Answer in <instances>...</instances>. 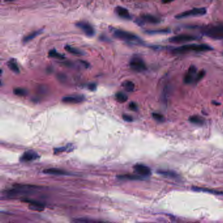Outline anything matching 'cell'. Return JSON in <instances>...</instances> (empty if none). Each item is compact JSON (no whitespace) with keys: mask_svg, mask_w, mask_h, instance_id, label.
I'll use <instances>...</instances> for the list:
<instances>
[{"mask_svg":"<svg viewBox=\"0 0 223 223\" xmlns=\"http://www.w3.org/2000/svg\"><path fill=\"white\" fill-rule=\"evenodd\" d=\"M158 173L159 174H161L164 176L166 177H173L176 178L177 176L176 173L173 172V171H164V170H159L158 171Z\"/></svg>","mask_w":223,"mask_h":223,"instance_id":"cell-23","label":"cell"},{"mask_svg":"<svg viewBox=\"0 0 223 223\" xmlns=\"http://www.w3.org/2000/svg\"><path fill=\"white\" fill-rule=\"evenodd\" d=\"M44 173L49 175H54V176H64L67 175L68 173H66L65 171L58 169V168H49L43 171Z\"/></svg>","mask_w":223,"mask_h":223,"instance_id":"cell-13","label":"cell"},{"mask_svg":"<svg viewBox=\"0 0 223 223\" xmlns=\"http://www.w3.org/2000/svg\"><path fill=\"white\" fill-rule=\"evenodd\" d=\"M206 9L205 8H194L193 9L185 11L176 16V18L178 19L190 17V16H202L206 13Z\"/></svg>","mask_w":223,"mask_h":223,"instance_id":"cell-4","label":"cell"},{"mask_svg":"<svg viewBox=\"0 0 223 223\" xmlns=\"http://www.w3.org/2000/svg\"><path fill=\"white\" fill-rule=\"evenodd\" d=\"M115 98L119 103H125L128 100V97L122 92H118L115 95Z\"/></svg>","mask_w":223,"mask_h":223,"instance_id":"cell-21","label":"cell"},{"mask_svg":"<svg viewBox=\"0 0 223 223\" xmlns=\"http://www.w3.org/2000/svg\"><path fill=\"white\" fill-rule=\"evenodd\" d=\"M113 34L115 37H117L120 40L126 41V42L128 43L137 44L142 43V41L139 39V37L128 31H126L119 29H114L113 31Z\"/></svg>","mask_w":223,"mask_h":223,"instance_id":"cell-2","label":"cell"},{"mask_svg":"<svg viewBox=\"0 0 223 223\" xmlns=\"http://www.w3.org/2000/svg\"><path fill=\"white\" fill-rule=\"evenodd\" d=\"M85 100V97L81 95H72L65 96L62 98V102L67 103H78Z\"/></svg>","mask_w":223,"mask_h":223,"instance_id":"cell-10","label":"cell"},{"mask_svg":"<svg viewBox=\"0 0 223 223\" xmlns=\"http://www.w3.org/2000/svg\"><path fill=\"white\" fill-rule=\"evenodd\" d=\"M196 39V37L193 36L188 35V34H181L171 37L169 39V41L171 43H181L189 42V41H194Z\"/></svg>","mask_w":223,"mask_h":223,"instance_id":"cell-6","label":"cell"},{"mask_svg":"<svg viewBox=\"0 0 223 223\" xmlns=\"http://www.w3.org/2000/svg\"><path fill=\"white\" fill-rule=\"evenodd\" d=\"M76 26L83 31L85 35L88 37H92L95 34V30L92 26L86 22H79L76 24Z\"/></svg>","mask_w":223,"mask_h":223,"instance_id":"cell-7","label":"cell"},{"mask_svg":"<svg viewBox=\"0 0 223 223\" xmlns=\"http://www.w3.org/2000/svg\"><path fill=\"white\" fill-rule=\"evenodd\" d=\"M7 65L9 68L13 71V72L16 73H20V70L18 66L17 63L14 60V59H11L9 62H7Z\"/></svg>","mask_w":223,"mask_h":223,"instance_id":"cell-15","label":"cell"},{"mask_svg":"<svg viewBox=\"0 0 223 223\" xmlns=\"http://www.w3.org/2000/svg\"><path fill=\"white\" fill-rule=\"evenodd\" d=\"M192 190L195 191H202L204 192H208L211 194H219V195H223V191H214V190H209L208 188H197L194 187L192 188Z\"/></svg>","mask_w":223,"mask_h":223,"instance_id":"cell-16","label":"cell"},{"mask_svg":"<svg viewBox=\"0 0 223 223\" xmlns=\"http://www.w3.org/2000/svg\"><path fill=\"white\" fill-rule=\"evenodd\" d=\"M118 178L120 179H129V180H137V179H142L140 176H134V175H120L117 176Z\"/></svg>","mask_w":223,"mask_h":223,"instance_id":"cell-22","label":"cell"},{"mask_svg":"<svg viewBox=\"0 0 223 223\" xmlns=\"http://www.w3.org/2000/svg\"><path fill=\"white\" fill-rule=\"evenodd\" d=\"M122 118L124 120L127 121V122H131V121H132V120H133L132 119V117L131 116H129V115H128V114H124L122 116Z\"/></svg>","mask_w":223,"mask_h":223,"instance_id":"cell-29","label":"cell"},{"mask_svg":"<svg viewBox=\"0 0 223 223\" xmlns=\"http://www.w3.org/2000/svg\"><path fill=\"white\" fill-rule=\"evenodd\" d=\"M13 92L15 95L19 96H24L27 94L26 90L24 88H16L13 90Z\"/></svg>","mask_w":223,"mask_h":223,"instance_id":"cell-25","label":"cell"},{"mask_svg":"<svg viewBox=\"0 0 223 223\" xmlns=\"http://www.w3.org/2000/svg\"><path fill=\"white\" fill-rule=\"evenodd\" d=\"M48 56L51 58H56V59H64V56L61 54L60 53H58L56 50L53 49L51 51H49L48 53Z\"/></svg>","mask_w":223,"mask_h":223,"instance_id":"cell-24","label":"cell"},{"mask_svg":"<svg viewBox=\"0 0 223 223\" xmlns=\"http://www.w3.org/2000/svg\"><path fill=\"white\" fill-rule=\"evenodd\" d=\"M196 71L197 69L194 65H191L189 68L184 78V82L186 84H191L194 81H195L196 77Z\"/></svg>","mask_w":223,"mask_h":223,"instance_id":"cell-8","label":"cell"},{"mask_svg":"<svg viewBox=\"0 0 223 223\" xmlns=\"http://www.w3.org/2000/svg\"><path fill=\"white\" fill-rule=\"evenodd\" d=\"M39 157L38 154L32 151H28L24 153L20 159V160L22 162H30L36 160Z\"/></svg>","mask_w":223,"mask_h":223,"instance_id":"cell-11","label":"cell"},{"mask_svg":"<svg viewBox=\"0 0 223 223\" xmlns=\"http://www.w3.org/2000/svg\"><path fill=\"white\" fill-rule=\"evenodd\" d=\"M203 33L205 36L212 39H223V26L208 28L203 31Z\"/></svg>","mask_w":223,"mask_h":223,"instance_id":"cell-3","label":"cell"},{"mask_svg":"<svg viewBox=\"0 0 223 223\" xmlns=\"http://www.w3.org/2000/svg\"><path fill=\"white\" fill-rule=\"evenodd\" d=\"M173 1V0H162V3H170Z\"/></svg>","mask_w":223,"mask_h":223,"instance_id":"cell-31","label":"cell"},{"mask_svg":"<svg viewBox=\"0 0 223 223\" xmlns=\"http://www.w3.org/2000/svg\"><path fill=\"white\" fill-rule=\"evenodd\" d=\"M142 19L145 22H147L151 24H158L160 21L159 19L156 18V16H154L151 14H143L142 16Z\"/></svg>","mask_w":223,"mask_h":223,"instance_id":"cell-14","label":"cell"},{"mask_svg":"<svg viewBox=\"0 0 223 223\" xmlns=\"http://www.w3.org/2000/svg\"><path fill=\"white\" fill-rule=\"evenodd\" d=\"M129 107H130V109L132 111H136L137 109V105L134 102H131L129 104Z\"/></svg>","mask_w":223,"mask_h":223,"instance_id":"cell-28","label":"cell"},{"mask_svg":"<svg viewBox=\"0 0 223 223\" xmlns=\"http://www.w3.org/2000/svg\"><path fill=\"white\" fill-rule=\"evenodd\" d=\"M130 66L131 70L137 72H142L147 70V66L144 61L139 57H134L130 62Z\"/></svg>","mask_w":223,"mask_h":223,"instance_id":"cell-5","label":"cell"},{"mask_svg":"<svg viewBox=\"0 0 223 223\" xmlns=\"http://www.w3.org/2000/svg\"><path fill=\"white\" fill-rule=\"evenodd\" d=\"M136 173L142 176H148L151 174V169L143 164H136L134 166Z\"/></svg>","mask_w":223,"mask_h":223,"instance_id":"cell-9","label":"cell"},{"mask_svg":"<svg viewBox=\"0 0 223 223\" xmlns=\"http://www.w3.org/2000/svg\"><path fill=\"white\" fill-rule=\"evenodd\" d=\"M122 86L127 92H132L135 88V85L134 84V82L130 81H125L123 83Z\"/></svg>","mask_w":223,"mask_h":223,"instance_id":"cell-19","label":"cell"},{"mask_svg":"<svg viewBox=\"0 0 223 223\" xmlns=\"http://www.w3.org/2000/svg\"><path fill=\"white\" fill-rule=\"evenodd\" d=\"M153 118L157 121L159 122H163L164 120V117L162 114H159V113H153Z\"/></svg>","mask_w":223,"mask_h":223,"instance_id":"cell-26","label":"cell"},{"mask_svg":"<svg viewBox=\"0 0 223 223\" xmlns=\"http://www.w3.org/2000/svg\"><path fill=\"white\" fill-rule=\"evenodd\" d=\"M115 12H116V13L120 16V17L124 19H126V20L131 19V16L128 11L126 9H125V8L120 6H118L116 7V9H115Z\"/></svg>","mask_w":223,"mask_h":223,"instance_id":"cell-12","label":"cell"},{"mask_svg":"<svg viewBox=\"0 0 223 223\" xmlns=\"http://www.w3.org/2000/svg\"><path fill=\"white\" fill-rule=\"evenodd\" d=\"M212 47L205 44H189L174 48L172 52L174 54H185L191 51L205 52L212 50Z\"/></svg>","mask_w":223,"mask_h":223,"instance_id":"cell-1","label":"cell"},{"mask_svg":"<svg viewBox=\"0 0 223 223\" xmlns=\"http://www.w3.org/2000/svg\"><path fill=\"white\" fill-rule=\"evenodd\" d=\"M65 49L68 52H69L73 54H75V55H82L83 54V53H82L80 50H79V49H77V48L72 47L70 45H66L65 47Z\"/></svg>","mask_w":223,"mask_h":223,"instance_id":"cell-20","label":"cell"},{"mask_svg":"<svg viewBox=\"0 0 223 223\" xmlns=\"http://www.w3.org/2000/svg\"><path fill=\"white\" fill-rule=\"evenodd\" d=\"M189 121L198 125H203L205 120L204 119L199 116H192L189 118Z\"/></svg>","mask_w":223,"mask_h":223,"instance_id":"cell-18","label":"cell"},{"mask_svg":"<svg viewBox=\"0 0 223 223\" xmlns=\"http://www.w3.org/2000/svg\"><path fill=\"white\" fill-rule=\"evenodd\" d=\"M41 30H38V31H36L34 32L31 33V34H30L29 35L24 37L23 42L26 43L29 42V41H30L31 40L34 39L35 37H36L37 36H39L41 34Z\"/></svg>","mask_w":223,"mask_h":223,"instance_id":"cell-17","label":"cell"},{"mask_svg":"<svg viewBox=\"0 0 223 223\" xmlns=\"http://www.w3.org/2000/svg\"><path fill=\"white\" fill-rule=\"evenodd\" d=\"M6 1H13V0H6Z\"/></svg>","mask_w":223,"mask_h":223,"instance_id":"cell-32","label":"cell"},{"mask_svg":"<svg viewBox=\"0 0 223 223\" xmlns=\"http://www.w3.org/2000/svg\"><path fill=\"white\" fill-rule=\"evenodd\" d=\"M205 74V72L203 70L200 71L199 73H198L196 75V79H195V81H194L195 82H198V81H200L204 77Z\"/></svg>","mask_w":223,"mask_h":223,"instance_id":"cell-27","label":"cell"},{"mask_svg":"<svg viewBox=\"0 0 223 223\" xmlns=\"http://www.w3.org/2000/svg\"><path fill=\"white\" fill-rule=\"evenodd\" d=\"M96 85L95 84H90L88 86V88L91 90H94L96 89Z\"/></svg>","mask_w":223,"mask_h":223,"instance_id":"cell-30","label":"cell"}]
</instances>
